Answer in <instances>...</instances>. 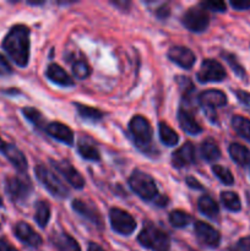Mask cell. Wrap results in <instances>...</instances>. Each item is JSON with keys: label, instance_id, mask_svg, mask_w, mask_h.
Returning <instances> with one entry per match:
<instances>
[{"label": "cell", "instance_id": "cell-1", "mask_svg": "<svg viewBox=\"0 0 250 251\" xmlns=\"http://www.w3.org/2000/svg\"><path fill=\"white\" fill-rule=\"evenodd\" d=\"M2 49L14 63L25 68L29 60V28L25 25H15L2 41Z\"/></svg>", "mask_w": 250, "mask_h": 251}, {"label": "cell", "instance_id": "cell-2", "mask_svg": "<svg viewBox=\"0 0 250 251\" xmlns=\"http://www.w3.org/2000/svg\"><path fill=\"white\" fill-rule=\"evenodd\" d=\"M129 185L137 196L146 201H153L158 198V190L151 176L141 171H134L129 178Z\"/></svg>", "mask_w": 250, "mask_h": 251}, {"label": "cell", "instance_id": "cell-3", "mask_svg": "<svg viewBox=\"0 0 250 251\" xmlns=\"http://www.w3.org/2000/svg\"><path fill=\"white\" fill-rule=\"evenodd\" d=\"M137 240L142 247L152 251H169L171 248L168 235L153 225L145 226L144 229L140 232Z\"/></svg>", "mask_w": 250, "mask_h": 251}, {"label": "cell", "instance_id": "cell-4", "mask_svg": "<svg viewBox=\"0 0 250 251\" xmlns=\"http://www.w3.org/2000/svg\"><path fill=\"white\" fill-rule=\"evenodd\" d=\"M34 172H36V176L38 178V180L54 196H56V198H66V195H69L68 189L65 188L63 181L53 172L49 171L48 168H46L44 166H37Z\"/></svg>", "mask_w": 250, "mask_h": 251}, {"label": "cell", "instance_id": "cell-5", "mask_svg": "<svg viewBox=\"0 0 250 251\" xmlns=\"http://www.w3.org/2000/svg\"><path fill=\"white\" fill-rule=\"evenodd\" d=\"M184 26L191 32H202L207 28L210 24V17H208L207 10L202 5L190 7L181 19Z\"/></svg>", "mask_w": 250, "mask_h": 251}, {"label": "cell", "instance_id": "cell-6", "mask_svg": "<svg viewBox=\"0 0 250 251\" xmlns=\"http://www.w3.org/2000/svg\"><path fill=\"white\" fill-rule=\"evenodd\" d=\"M109 220L113 229L122 235H130L136 229V221L122 208H112L109 211Z\"/></svg>", "mask_w": 250, "mask_h": 251}, {"label": "cell", "instance_id": "cell-7", "mask_svg": "<svg viewBox=\"0 0 250 251\" xmlns=\"http://www.w3.org/2000/svg\"><path fill=\"white\" fill-rule=\"evenodd\" d=\"M129 130L139 146H149L152 140V127L149 120L142 115H135L129 123Z\"/></svg>", "mask_w": 250, "mask_h": 251}, {"label": "cell", "instance_id": "cell-8", "mask_svg": "<svg viewBox=\"0 0 250 251\" xmlns=\"http://www.w3.org/2000/svg\"><path fill=\"white\" fill-rule=\"evenodd\" d=\"M227 76L225 68L213 59H206L201 64V68L198 73V80L200 82H221Z\"/></svg>", "mask_w": 250, "mask_h": 251}, {"label": "cell", "instance_id": "cell-9", "mask_svg": "<svg viewBox=\"0 0 250 251\" xmlns=\"http://www.w3.org/2000/svg\"><path fill=\"white\" fill-rule=\"evenodd\" d=\"M5 189H6L7 195L15 202H21V201L26 200L32 191L31 184L26 179L20 178V176H9V178H6Z\"/></svg>", "mask_w": 250, "mask_h": 251}, {"label": "cell", "instance_id": "cell-10", "mask_svg": "<svg viewBox=\"0 0 250 251\" xmlns=\"http://www.w3.org/2000/svg\"><path fill=\"white\" fill-rule=\"evenodd\" d=\"M195 234L201 244L208 248H217L221 243V234L208 223L198 221L195 223Z\"/></svg>", "mask_w": 250, "mask_h": 251}, {"label": "cell", "instance_id": "cell-11", "mask_svg": "<svg viewBox=\"0 0 250 251\" xmlns=\"http://www.w3.org/2000/svg\"><path fill=\"white\" fill-rule=\"evenodd\" d=\"M54 168L68 180V183L75 189H82L85 185V179L80 173L74 168L71 163L68 161H51Z\"/></svg>", "mask_w": 250, "mask_h": 251}, {"label": "cell", "instance_id": "cell-12", "mask_svg": "<svg viewBox=\"0 0 250 251\" xmlns=\"http://www.w3.org/2000/svg\"><path fill=\"white\" fill-rule=\"evenodd\" d=\"M17 239L31 248H39L43 243L42 237L26 222H19L14 228Z\"/></svg>", "mask_w": 250, "mask_h": 251}, {"label": "cell", "instance_id": "cell-13", "mask_svg": "<svg viewBox=\"0 0 250 251\" xmlns=\"http://www.w3.org/2000/svg\"><path fill=\"white\" fill-rule=\"evenodd\" d=\"M168 58L171 59L173 63H175L176 65H179L183 69H186V70L193 68L194 64H195V55H194L193 51L189 48H186V47H172L168 50Z\"/></svg>", "mask_w": 250, "mask_h": 251}, {"label": "cell", "instance_id": "cell-14", "mask_svg": "<svg viewBox=\"0 0 250 251\" xmlns=\"http://www.w3.org/2000/svg\"><path fill=\"white\" fill-rule=\"evenodd\" d=\"M199 103L205 109H216L227 104V97L222 91L207 90L199 96Z\"/></svg>", "mask_w": 250, "mask_h": 251}, {"label": "cell", "instance_id": "cell-15", "mask_svg": "<svg viewBox=\"0 0 250 251\" xmlns=\"http://www.w3.org/2000/svg\"><path fill=\"white\" fill-rule=\"evenodd\" d=\"M195 162V150L191 142H185L180 149L174 151L172 154V163L175 168L190 166Z\"/></svg>", "mask_w": 250, "mask_h": 251}, {"label": "cell", "instance_id": "cell-16", "mask_svg": "<svg viewBox=\"0 0 250 251\" xmlns=\"http://www.w3.org/2000/svg\"><path fill=\"white\" fill-rule=\"evenodd\" d=\"M47 132H48L51 137H54V139L58 140V141L63 142V144L69 145V146H71V145L74 144L73 130L69 126H66V125L61 124V123L54 122L48 124L47 125Z\"/></svg>", "mask_w": 250, "mask_h": 251}, {"label": "cell", "instance_id": "cell-17", "mask_svg": "<svg viewBox=\"0 0 250 251\" xmlns=\"http://www.w3.org/2000/svg\"><path fill=\"white\" fill-rule=\"evenodd\" d=\"M46 75L51 82L56 83L59 86H63V87H69V86L74 85V80L69 76V74L61 68L58 64H50V65L47 68Z\"/></svg>", "mask_w": 250, "mask_h": 251}, {"label": "cell", "instance_id": "cell-18", "mask_svg": "<svg viewBox=\"0 0 250 251\" xmlns=\"http://www.w3.org/2000/svg\"><path fill=\"white\" fill-rule=\"evenodd\" d=\"M1 153L5 154L7 159L10 161V163L15 167L19 172H26L27 171V159L25 157V154L17 149L15 145L6 144L4 151Z\"/></svg>", "mask_w": 250, "mask_h": 251}, {"label": "cell", "instance_id": "cell-19", "mask_svg": "<svg viewBox=\"0 0 250 251\" xmlns=\"http://www.w3.org/2000/svg\"><path fill=\"white\" fill-rule=\"evenodd\" d=\"M73 208L77 213H80L81 216H83L85 218H87L88 221H91L92 223H95L96 226L100 227L103 225L102 218H100V213L96 208H93L92 206L87 205L86 202L81 200H74L73 201Z\"/></svg>", "mask_w": 250, "mask_h": 251}, {"label": "cell", "instance_id": "cell-20", "mask_svg": "<svg viewBox=\"0 0 250 251\" xmlns=\"http://www.w3.org/2000/svg\"><path fill=\"white\" fill-rule=\"evenodd\" d=\"M51 242L58 251H81L77 242L66 233H56L51 237Z\"/></svg>", "mask_w": 250, "mask_h": 251}, {"label": "cell", "instance_id": "cell-21", "mask_svg": "<svg viewBox=\"0 0 250 251\" xmlns=\"http://www.w3.org/2000/svg\"><path fill=\"white\" fill-rule=\"evenodd\" d=\"M178 122L181 129L190 135H198L202 131L200 125L198 124L193 115L185 109H179L178 112Z\"/></svg>", "mask_w": 250, "mask_h": 251}, {"label": "cell", "instance_id": "cell-22", "mask_svg": "<svg viewBox=\"0 0 250 251\" xmlns=\"http://www.w3.org/2000/svg\"><path fill=\"white\" fill-rule=\"evenodd\" d=\"M228 152H229V156L233 161L237 164H239L240 167H247L250 164V151L243 145L237 144H230L229 149H228Z\"/></svg>", "mask_w": 250, "mask_h": 251}, {"label": "cell", "instance_id": "cell-23", "mask_svg": "<svg viewBox=\"0 0 250 251\" xmlns=\"http://www.w3.org/2000/svg\"><path fill=\"white\" fill-rule=\"evenodd\" d=\"M77 151L87 161H100V158L97 147L90 139H81L77 144Z\"/></svg>", "mask_w": 250, "mask_h": 251}, {"label": "cell", "instance_id": "cell-24", "mask_svg": "<svg viewBox=\"0 0 250 251\" xmlns=\"http://www.w3.org/2000/svg\"><path fill=\"white\" fill-rule=\"evenodd\" d=\"M198 208L202 215L207 216L208 218H216L220 213V207L217 202L211 196H201L198 201Z\"/></svg>", "mask_w": 250, "mask_h": 251}, {"label": "cell", "instance_id": "cell-25", "mask_svg": "<svg viewBox=\"0 0 250 251\" xmlns=\"http://www.w3.org/2000/svg\"><path fill=\"white\" fill-rule=\"evenodd\" d=\"M201 154H202L203 158L208 162H215L217 161V159H220L221 151L215 140L206 139L205 141L201 144Z\"/></svg>", "mask_w": 250, "mask_h": 251}, {"label": "cell", "instance_id": "cell-26", "mask_svg": "<svg viewBox=\"0 0 250 251\" xmlns=\"http://www.w3.org/2000/svg\"><path fill=\"white\" fill-rule=\"evenodd\" d=\"M232 127L240 137L250 142V119L242 115H235L232 119Z\"/></svg>", "mask_w": 250, "mask_h": 251}, {"label": "cell", "instance_id": "cell-27", "mask_svg": "<svg viewBox=\"0 0 250 251\" xmlns=\"http://www.w3.org/2000/svg\"><path fill=\"white\" fill-rule=\"evenodd\" d=\"M159 127V137H161V141L163 142L166 146L173 147L178 144L179 141V136L171 126H169L167 123L161 122L158 125Z\"/></svg>", "mask_w": 250, "mask_h": 251}, {"label": "cell", "instance_id": "cell-28", "mask_svg": "<svg viewBox=\"0 0 250 251\" xmlns=\"http://www.w3.org/2000/svg\"><path fill=\"white\" fill-rule=\"evenodd\" d=\"M50 218V206L47 201H38L36 203V216L34 220L38 223L39 227L44 228L49 222Z\"/></svg>", "mask_w": 250, "mask_h": 251}, {"label": "cell", "instance_id": "cell-29", "mask_svg": "<svg viewBox=\"0 0 250 251\" xmlns=\"http://www.w3.org/2000/svg\"><path fill=\"white\" fill-rule=\"evenodd\" d=\"M221 201H222L223 206L232 212H238L242 208L239 196L233 191H223L221 194Z\"/></svg>", "mask_w": 250, "mask_h": 251}, {"label": "cell", "instance_id": "cell-30", "mask_svg": "<svg viewBox=\"0 0 250 251\" xmlns=\"http://www.w3.org/2000/svg\"><path fill=\"white\" fill-rule=\"evenodd\" d=\"M75 107L77 108V112L83 119L90 120V122H100L103 118V112H100V109L93 107H88V105L80 104V103H75Z\"/></svg>", "mask_w": 250, "mask_h": 251}, {"label": "cell", "instance_id": "cell-31", "mask_svg": "<svg viewBox=\"0 0 250 251\" xmlns=\"http://www.w3.org/2000/svg\"><path fill=\"white\" fill-rule=\"evenodd\" d=\"M169 222L173 227L175 228H184L191 222V217L189 216V213L184 212L181 210H175L173 212H171L169 215Z\"/></svg>", "mask_w": 250, "mask_h": 251}, {"label": "cell", "instance_id": "cell-32", "mask_svg": "<svg viewBox=\"0 0 250 251\" xmlns=\"http://www.w3.org/2000/svg\"><path fill=\"white\" fill-rule=\"evenodd\" d=\"M73 74L76 78L85 80L91 75V68L85 60H75L73 63Z\"/></svg>", "mask_w": 250, "mask_h": 251}, {"label": "cell", "instance_id": "cell-33", "mask_svg": "<svg viewBox=\"0 0 250 251\" xmlns=\"http://www.w3.org/2000/svg\"><path fill=\"white\" fill-rule=\"evenodd\" d=\"M22 113H24L25 118H26L28 122H31L32 124L36 125V126L41 127L42 124L44 122V118L43 115L41 114L39 110H37L36 108H32V107H25L22 109Z\"/></svg>", "mask_w": 250, "mask_h": 251}, {"label": "cell", "instance_id": "cell-34", "mask_svg": "<svg viewBox=\"0 0 250 251\" xmlns=\"http://www.w3.org/2000/svg\"><path fill=\"white\" fill-rule=\"evenodd\" d=\"M212 172L221 181H222L225 185H232L234 183V178H233V174L230 173L229 169H227L225 167L222 166H213Z\"/></svg>", "mask_w": 250, "mask_h": 251}, {"label": "cell", "instance_id": "cell-35", "mask_svg": "<svg viewBox=\"0 0 250 251\" xmlns=\"http://www.w3.org/2000/svg\"><path fill=\"white\" fill-rule=\"evenodd\" d=\"M222 56H223V58H225V60L227 61L228 65H229L230 68H232V70L234 71L235 75L239 76V77H242V78L245 77V75H247V74H245L244 68H243V66L240 65L239 63H238L237 58H235V56L233 55V54L222 53Z\"/></svg>", "mask_w": 250, "mask_h": 251}, {"label": "cell", "instance_id": "cell-36", "mask_svg": "<svg viewBox=\"0 0 250 251\" xmlns=\"http://www.w3.org/2000/svg\"><path fill=\"white\" fill-rule=\"evenodd\" d=\"M201 5H202L206 10H211V11H216V12L225 11V4L223 1H206V2H202Z\"/></svg>", "mask_w": 250, "mask_h": 251}, {"label": "cell", "instance_id": "cell-37", "mask_svg": "<svg viewBox=\"0 0 250 251\" xmlns=\"http://www.w3.org/2000/svg\"><path fill=\"white\" fill-rule=\"evenodd\" d=\"M235 96H237L238 100L242 103L244 107H247V109L250 110V92L243 90H237L235 91Z\"/></svg>", "mask_w": 250, "mask_h": 251}, {"label": "cell", "instance_id": "cell-38", "mask_svg": "<svg viewBox=\"0 0 250 251\" xmlns=\"http://www.w3.org/2000/svg\"><path fill=\"white\" fill-rule=\"evenodd\" d=\"M12 74V68L9 61L0 54V76H6Z\"/></svg>", "mask_w": 250, "mask_h": 251}, {"label": "cell", "instance_id": "cell-39", "mask_svg": "<svg viewBox=\"0 0 250 251\" xmlns=\"http://www.w3.org/2000/svg\"><path fill=\"white\" fill-rule=\"evenodd\" d=\"M233 251H250V237L242 238L239 242L235 244Z\"/></svg>", "mask_w": 250, "mask_h": 251}, {"label": "cell", "instance_id": "cell-40", "mask_svg": "<svg viewBox=\"0 0 250 251\" xmlns=\"http://www.w3.org/2000/svg\"><path fill=\"white\" fill-rule=\"evenodd\" d=\"M230 6L235 10H248V9H250V0H238V1H230Z\"/></svg>", "mask_w": 250, "mask_h": 251}, {"label": "cell", "instance_id": "cell-41", "mask_svg": "<svg viewBox=\"0 0 250 251\" xmlns=\"http://www.w3.org/2000/svg\"><path fill=\"white\" fill-rule=\"evenodd\" d=\"M186 184L189 185V188L196 189V190H202L203 189V186L201 185V183H199L194 176H188V178H186Z\"/></svg>", "mask_w": 250, "mask_h": 251}, {"label": "cell", "instance_id": "cell-42", "mask_svg": "<svg viewBox=\"0 0 250 251\" xmlns=\"http://www.w3.org/2000/svg\"><path fill=\"white\" fill-rule=\"evenodd\" d=\"M0 251H19V250L15 249L14 247H11V245H10L9 243L5 242V240L0 239Z\"/></svg>", "mask_w": 250, "mask_h": 251}, {"label": "cell", "instance_id": "cell-43", "mask_svg": "<svg viewBox=\"0 0 250 251\" xmlns=\"http://www.w3.org/2000/svg\"><path fill=\"white\" fill-rule=\"evenodd\" d=\"M157 15H158L161 19H164V17H167L169 15V9L167 6H162L161 9H158V11H157Z\"/></svg>", "mask_w": 250, "mask_h": 251}, {"label": "cell", "instance_id": "cell-44", "mask_svg": "<svg viewBox=\"0 0 250 251\" xmlns=\"http://www.w3.org/2000/svg\"><path fill=\"white\" fill-rule=\"evenodd\" d=\"M87 251H104V250H103L102 248H100L98 244H95V243H90Z\"/></svg>", "mask_w": 250, "mask_h": 251}, {"label": "cell", "instance_id": "cell-45", "mask_svg": "<svg viewBox=\"0 0 250 251\" xmlns=\"http://www.w3.org/2000/svg\"><path fill=\"white\" fill-rule=\"evenodd\" d=\"M5 146H6V142H4V141H2V140H1V137H0V152H2V151H4Z\"/></svg>", "mask_w": 250, "mask_h": 251}, {"label": "cell", "instance_id": "cell-46", "mask_svg": "<svg viewBox=\"0 0 250 251\" xmlns=\"http://www.w3.org/2000/svg\"><path fill=\"white\" fill-rule=\"evenodd\" d=\"M2 206V199H1V196H0V207H1Z\"/></svg>", "mask_w": 250, "mask_h": 251}]
</instances>
